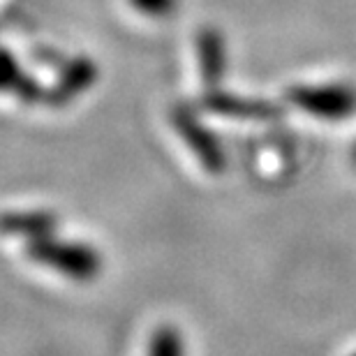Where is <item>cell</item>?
Returning <instances> with one entry per match:
<instances>
[{
    "label": "cell",
    "mask_w": 356,
    "mask_h": 356,
    "mask_svg": "<svg viewBox=\"0 0 356 356\" xmlns=\"http://www.w3.org/2000/svg\"><path fill=\"white\" fill-rule=\"evenodd\" d=\"M28 257L72 277L74 282H88L102 270V257L95 248L76 243V241H63L60 243L51 236L35 238L28 245Z\"/></svg>",
    "instance_id": "1"
},
{
    "label": "cell",
    "mask_w": 356,
    "mask_h": 356,
    "mask_svg": "<svg viewBox=\"0 0 356 356\" xmlns=\"http://www.w3.org/2000/svg\"><path fill=\"white\" fill-rule=\"evenodd\" d=\"M56 229V218L51 213L28 211V213H5L0 216V232L10 236H26L28 241L51 236Z\"/></svg>",
    "instance_id": "2"
},
{
    "label": "cell",
    "mask_w": 356,
    "mask_h": 356,
    "mask_svg": "<svg viewBox=\"0 0 356 356\" xmlns=\"http://www.w3.org/2000/svg\"><path fill=\"white\" fill-rule=\"evenodd\" d=\"M148 356H183V340L178 329L165 324L153 331L151 343H148Z\"/></svg>",
    "instance_id": "3"
},
{
    "label": "cell",
    "mask_w": 356,
    "mask_h": 356,
    "mask_svg": "<svg viewBox=\"0 0 356 356\" xmlns=\"http://www.w3.org/2000/svg\"><path fill=\"white\" fill-rule=\"evenodd\" d=\"M127 3L144 17H167L176 10L178 0H127Z\"/></svg>",
    "instance_id": "4"
},
{
    "label": "cell",
    "mask_w": 356,
    "mask_h": 356,
    "mask_svg": "<svg viewBox=\"0 0 356 356\" xmlns=\"http://www.w3.org/2000/svg\"><path fill=\"white\" fill-rule=\"evenodd\" d=\"M14 76H17V65H14L10 54H0V88H12Z\"/></svg>",
    "instance_id": "5"
}]
</instances>
